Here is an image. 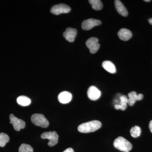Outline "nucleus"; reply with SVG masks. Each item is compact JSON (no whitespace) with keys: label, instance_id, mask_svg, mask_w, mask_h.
<instances>
[{"label":"nucleus","instance_id":"nucleus-1","mask_svg":"<svg viewBox=\"0 0 152 152\" xmlns=\"http://www.w3.org/2000/svg\"><path fill=\"white\" fill-rule=\"evenodd\" d=\"M102 126V123L99 121L95 120L83 123L78 127L79 132L83 133L93 132L97 130Z\"/></svg>","mask_w":152,"mask_h":152},{"label":"nucleus","instance_id":"nucleus-2","mask_svg":"<svg viewBox=\"0 0 152 152\" xmlns=\"http://www.w3.org/2000/svg\"><path fill=\"white\" fill-rule=\"evenodd\" d=\"M114 146L121 151L129 152L132 148V145L130 142L122 137H118L114 141Z\"/></svg>","mask_w":152,"mask_h":152},{"label":"nucleus","instance_id":"nucleus-3","mask_svg":"<svg viewBox=\"0 0 152 152\" xmlns=\"http://www.w3.org/2000/svg\"><path fill=\"white\" fill-rule=\"evenodd\" d=\"M32 122L36 126L40 127H48L49 125L48 121L42 114H34L31 117Z\"/></svg>","mask_w":152,"mask_h":152},{"label":"nucleus","instance_id":"nucleus-4","mask_svg":"<svg viewBox=\"0 0 152 152\" xmlns=\"http://www.w3.org/2000/svg\"><path fill=\"white\" fill-rule=\"evenodd\" d=\"M41 138L43 139H48L49 142L48 145L50 147H53L58 143V135L56 132H44L41 135Z\"/></svg>","mask_w":152,"mask_h":152},{"label":"nucleus","instance_id":"nucleus-5","mask_svg":"<svg viewBox=\"0 0 152 152\" xmlns=\"http://www.w3.org/2000/svg\"><path fill=\"white\" fill-rule=\"evenodd\" d=\"M71 11V8L65 4H61L53 6L51 9L52 14L58 15L63 13H68Z\"/></svg>","mask_w":152,"mask_h":152},{"label":"nucleus","instance_id":"nucleus-6","mask_svg":"<svg viewBox=\"0 0 152 152\" xmlns=\"http://www.w3.org/2000/svg\"><path fill=\"white\" fill-rule=\"evenodd\" d=\"M98 42L99 39L96 37L90 38L86 42L87 47L89 49L91 53H96L99 50L100 45Z\"/></svg>","mask_w":152,"mask_h":152},{"label":"nucleus","instance_id":"nucleus-7","mask_svg":"<svg viewBox=\"0 0 152 152\" xmlns=\"http://www.w3.org/2000/svg\"><path fill=\"white\" fill-rule=\"evenodd\" d=\"M10 124H12L14 129L17 131H20L21 129H24L26 126V123L24 121L18 118L13 114L10 116Z\"/></svg>","mask_w":152,"mask_h":152},{"label":"nucleus","instance_id":"nucleus-8","mask_svg":"<svg viewBox=\"0 0 152 152\" xmlns=\"http://www.w3.org/2000/svg\"><path fill=\"white\" fill-rule=\"evenodd\" d=\"M101 23L102 22L99 20L93 18L89 19L83 21L82 23V28L83 29L88 31L91 30L94 27L101 25Z\"/></svg>","mask_w":152,"mask_h":152},{"label":"nucleus","instance_id":"nucleus-9","mask_svg":"<svg viewBox=\"0 0 152 152\" xmlns=\"http://www.w3.org/2000/svg\"><path fill=\"white\" fill-rule=\"evenodd\" d=\"M87 95L90 99L96 101L100 97L101 92L96 87L94 86H91L88 89Z\"/></svg>","mask_w":152,"mask_h":152},{"label":"nucleus","instance_id":"nucleus-10","mask_svg":"<svg viewBox=\"0 0 152 152\" xmlns=\"http://www.w3.org/2000/svg\"><path fill=\"white\" fill-rule=\"evenodd\" d=\"M128 104L129 105L132 106L137 101H140L143 98V95L142 94H137L135 91H132L128 94Z\"/></svg>","mask_w":152,"mask_h":152},{"label":"nucleus","instance_id":"nucleus-11","mask_svg":"<svg viewBox=\"0 0 152 152\" xmlns=\"http://www.w3.org/2000/svg\"><path fill=\"white\" fill-rule=\"evenodd\" d=\"M77 34V31L76 29L68 28L66 29L65 31L64 32L63 36L68 42H72L75 41Z\"/></svg>","mask_w":152,"mask_h":152},{"label":"nucleus","instance_id":"nucleus-12","mask_svg":"<svg viewBox=\"0 0 152 152\" xmlns=\"http://www.w3.org/2000/svg\"><path fill=\"white\" fill-rule=\"evenodd\" d=\"M72 98V94L68 91H63L60 93L58 96V99L60 103L66 104L71 102Z\"/></svg>","mask_w":152,"mask_h":152},{"label":"nucleus","instance_id":"nucleus-13","mask_svg":"<svg viewBox=\"0 0 152 152\" xmlns=\"http://www.w3.org/2000/svg\"><path fill=\"white\" fill-rule=\"evenodd\" d=\"M118 36L121 40L126 41L129 40L132 37V32L128 29L122 28L118 32Z\"/></svg>","mask_w":152,"mask_h":152},{"label":"nucleus","instance_id":"nucleus-14","mask_svg":"<svg viewBox=\"0 0 152 152\" xmlns=\"http://www.w3.org/2000/svg\"><path fill=\"white\" fill-rule=\"evenodd\" d=\"M115 4L117 11L120 15L124 17H126L128 15L127 10L121 1L119 0H116L115 1Z\"/></svg>","mask_w":152,"mask_h":152},{"label":"nucleus","instance_id":"nucleus-15","mask_svg":"<svg viewBox=\"0 0 152 152\" xmlns=\"http://www.w3.org/2000/svg\"><path fill=\"white\" fill-rule=\"evenodd\" d=\"M120 104H116L115 106V109L116 110H125L127 107L128 98L125 95H123L120 98Z\"/></svg>","mask_w":152,"mask_h":152},{"label":"nucleus","instance_id":"nucleus-16","mask_svg":"<svg viewBox=\"0 0 152 152\" xmlns=\"http://www.w3.org/2000/svg\"><path fill=\"white\" fill-rule=\"evenodd\" d=\"M102 65L105 70L110 73H115L116 72L115 66L114 65L113 63L110 61H104L102 63Z\"/></svg>","mask_w":152,"mask_h":152},{"label":"nucleus","instance_id":"nucleus-17","mask_svg":"<svg viewBox=\"0 0 152 152\" xmlns=\"http://www.w3.org/2000/svg\"><path fill=\"white\" fill-rule=\"evenodd\" d=\"M17 102L19 105L23 107L29 105L31 103V100L29 98L26 96H20L18 98Z\"/></svg>","mask_w":152,"mask_h":152},{"label":"nucleus","instance_id":"nucleus-18","mask_svg":"<svg viewBox=\"0 0 152 152\" xmlns=\"http://www.w3.org/2000/svg\"><path fill=\"white\" fill-rule=\"evenodd\" d=\"M89 2L91 4L92 8L95 10H100L102 9V3L100 0H90Z\"/></svg>","mask_w":152,"mask_h":152},{"label":"nucleus","instance_id":"nucleus-19","mask_svg":"<svg viewBox=\"0 0 152 152\" xmlns=\"http://www.w3.org/2000/svg\"><path fill=\"white\" fill-rule=\"evenodd\" d=\"M130 134L133 137H138L141 134V129L138 126H134L131 129Z\"/></svg>","mask_w":152,"mask_h":152},{"label":"nucleus","instance_id":"nucleus-20","mask_svg":"<svg viewBox=\"0 0 152 152\" xmlns=\"http://www.w3.org/2000/svg\"><path fill=\"white\" fill-rule=\"evenodd\" d=\"M10 141V137L7 134L0 133V147H4L6 144Z\"/></svg>","mask_w":152,"mask_h":152},{"label":"nucleus","instance_id":"nucleus-21","mask_svg":"<svg viewBox=\"0 0 152 152\" xmlns=\"http://www.w3.org/2000/svg\"><path fill=\"white\" fill-rule=\"evenodd\" d=\"M32 147L28 144H23L19 149V152H33Z\"/></svg>","mask_w":152,"mask_h":152},{"label":"nucleus","instance_id":"nucleus-22","mask_svg":"<svg viewBox=\"0 0 152 152\" xmlns=\"http://www.w3.org/2000/svg\"><path fill=\"white\" fill-rule=\"evenodd\" d=\"M63 152H74V151L72 148H68Z\"/></svg>","mask_w":152,"mask_h":152},{"label":"nucleus","instance_id":"nucleus-23","mask_svg":"<svg viewBox=\"0 0 152 152\" xmlns=\"http://www.w3.org/2000/svg\"><path fill=\"white\" fill-rule=\"evenodd\" d=\"M149 129L151 132L152 133V120L150 121L149 123Z\"/></svg>","mask_w":152,"mask_h":152},{"label":"nucleus","instance_id":"nucleus-24","mask_svg":"<svg viewBox=\"0 0 152 152\" xmlns=\"http://www.w3.org/2000/svg\"><path fill=\"white\" fill-rule=\"evenodd\" d=\"M149 23H150V24L152 25V18L149 19Z\"/></svg>","mask_w":152,"mask_h":152},{"label":"nucleus","instance_id":"nucleus-25","mask_svg":"<svg viewBox=\"0 0 152 152\" xmlns=\"http://www.w3.org/2000/svg\"><path fill=\"white\" fill-rule=\"evenodd\" d=\"M145 1L147 2H148L151 1V0H145Z\"/></svg>","mask_w":152,"mask_h":152}]
</instances>
